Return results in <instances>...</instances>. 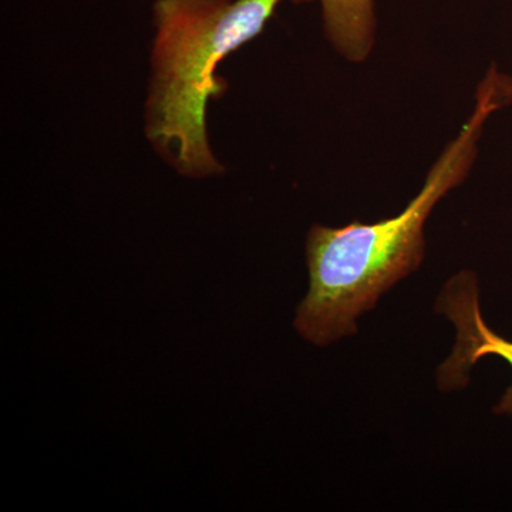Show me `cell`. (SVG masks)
Instances as JSON below:
<instances>
[{"label": "cell", "instance_id": "3957f363", "mask_svg": "<svg viewBox=\"0 0 512 512\" xmlns=\"http://www.w3.org/2000/svg\"><path fill=\"white\" fill-rule=\"evenodd\" d=\"M436 311L456 328V345L439 367L437 383L443 392L466 386L478 360L497 356L512 369V340L495 333L485 322L480 306V288L476 274L461 271L448 279L436 301ZM497 416H512V384L495 404Z\"/></svg>", "mask_w": 512, "mask_h": 512}, {"label": "cell", "instance_id": "277c9868", "mask_svg": "<svg viewBox=\"0 0 512 512\" xmlns=\"http://www.w3.org/2000/svg\"><path fill=\"white\" fill-rule=\"evenodd\" d=\"M309 3L312 0H292ZM326 37L339 55L352 63L365 62L375 47L376 15L373 0H318Z\"/></svg>", "mask_w": 512, "mask_h": 512}, {"label": "cell", "instance_id": "6da1fadb", "mask_svg": "<svg viewBox=\"0 0 512 512\" xmlns=\"http://www.w3.org/2000/svg\"><path fill=\"white\" fill-rule=\"evenodd\" d=\"M512 104V77L491 64L478 84L473 113L430 168L419 194L396 217L345 227L313 225L306 239L308 295L296 311L299 335L329 346L357 332V322L384 293L419 269L424 227L434 207L464 183L494 113Z\"/></svg>", "mask_w": 512, "mask_h": 512}, {"label": "cell", "instance_id": "7a4b0ae2", "mask_svg": "<svg viewBox=\"0 0 512 512\" xmlns=\"http://www.w3.org/2000/svg\"><path fill=\"white\" fill-rule=\"evenodd\" d=\"M281 0H157L148 140L188 177L224 173L207 136L208 101L224 96L218 64L261 35Z\"/></svg>", "mask_w": 512, "mask_h": 512}]
</instances>
